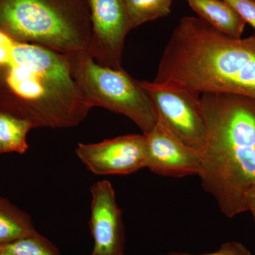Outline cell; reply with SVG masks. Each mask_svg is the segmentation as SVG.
Returning <instances> with one entry per match:
<instances>
[{
  "label": "cell",
  "mask_w": 255,
  "mask_h": 255,
  "mask_svg": "<svg viewBox=\"0 0 255 255\" xmlns=\"http://www.w3.org/2000/svg\"><path fill=\"white\" fill-rule=\"evenodd\" d=\"M173 0H124L130 29L168 16Z\"/></svg>",
  "instance_id": "cell-13"
},
{
  "label": "cell",
  "mask_w": 255,
  "mask_h": 255,
  "mask_svg": "<svg viewBox=\"0 0 255 255\" xmlns=\"http://www.w3.org/2000/svg\"><path fill=\"white\" fill-rule=\"evenodd\" d=\"M38 233L29 216L7 199L0 198V245Z\"/></svg>",
  "instance_id": "cell-11"
},
{
  "label": "cell",
  "mask_w": 255,
  "mask_h": 255,
  "mask_svg": "<svg viewBox=\"0 0 255 255\" xmlns=\"http://www.w3.org/2000/svg\"><path fill=\"white\" fill-rule=\"evenodd\" d=\"M245 200L248 211H251L253 215L255 222V185L252 186L246 191Z\"/></svg>",
  "instance_id": "cell-17"
},
{
  "label": "cell",
  "mask_w": 255,
  "mask_h": 255,
  "mask_svg": "<svg viewBox=\"0 0 255 255\" xmlns=\"http://www.w3.org/2000/svg\"><path fill=\"white\" fill-rule=\"evenodd\" d=\"M90 227L94 240L91 255H124L122 211L112 184L102 180L92 186Z\"/></svg>",
  "instance_id": "cell-9"
},
{
  "label": "cell",
  "mask_w": 255,
  "mask_h": 255,
  "mask_svg": "<svg viewBox=\"0 0 255 255\" xmlns=\"http://www.w3.org/2000/svg\"><path fill=\"white\" fill-rule=\"evenodd\" d=\"M32 128L27 121L0 111V142L3 153L24 154L28 149V132Z\"/></svg>",
  "instance_id": "cell-12"
},
{
  "label": "cell",
  "mask_w": 255,
  "mask_h": 255,
  "mask_svg": "<svg viewBox=\"0 0 255 255\" xmlns=\"http://www.w3.org/2000/svg\"><path fill=\"white\" fill-rule=\"evenodd\" d=\"M144 135L147 142L146 167L151 172L164 177L199 176L201 155L160 121L157 120L153 128Z\"/></svg>",
  "instance_id": "cell-8"
},
{
  "label": "cell",
  "mask_w": 255,
  "mask_h": 255,
  "mask_svg": "<svg viewBox=\"0 0 255 255\" xmlns=\"http://www.w3.org/2000/svg\"><path fill=\"white\" fill-rule=\"evenodd\" d=\"M160 121L184 143L201 155L206 128L199 94L155 82L140 81Z\"/></svg>",
  "instance_id": "cell-5"
},
{
  "label": "cell",
  "mask_w": 255,
  "mask_h": 255,
  "mask_svg": "<svg viewBox=\"0 0 255 255\" xmlns=\"http://www.w3.org/2000/svg\"><path fill=\"white\" fill-rule=\"evenodd\" d=\"M3 153L2 147H1V142H0V154Z\"/></svg>",
  "instance_id": "cell-18"
},
{
  "label": "cell",
  "mask_w": 255,
  "mask_h": 255,
  "mask_svg": "<svg viewBox=\"0 0 255 255\" xmlns=\"http://www.w3.org/2000/svg\"><path fill=\"white\" fill-rule=\"evenodd\" d=\"M92 38L89 55L105 68L122 69L128 33L131 31L124 0H89Z\"/></svg>",
  "instance_id": "cell-6"
},
{
  "label": "cell",
  "mask_w": 255,
  "mask_h": 255,
  "mask_svg": "<svg viewBox=\"0 0 255 255\" xmlns=\"http://www.w3.org/2000/svg\"><path fill=\"white\" fill-rule=\"evenodd\" d=\"M75 153L97 175L130 174L146 167L147 142L144 134L122 135L97 143H79Z\"/></svg>",
  "instance_id": "cell-7"
},
{
  "label": "cell",
  "mask_w": 255,
  "mask_h": 255,
  "mask_svg": "<svg viewBox=\"0 0 255 255\" xmlns=\"http://www.w3.org/2000/svg\"><path fill=\"white\" fill-rule=\"evenodd\" d=\"M93 107L75 81L67 55L0 31V111L33 128H65Z\"/></svg>",
  "instance_id": "cell-1"
},
{
  "label": "cell",
  "mask_w": 255,
  "mask_h": 255,
  "mask_svg": "<svg viewBox=\"0 0 255 255\" xmlns=\"http://www.w3.org/2000/svg\"><path fill=\"white\" fill-rule=\"evenodd\" d=\"M74 78L92 107H101L130 119L150 132L157 122L155 109L140 84L122 69L105 68L89 54L68 56Z\"/></svg>",
  "instance_id": "cell-4"
},
{
  "label": "cell",
  "mask_w": 255,
  "mask_h": 255,
  "mask_svg": "<svg viewBox=\"0 0 255 255\" xmlns=\"http://www.w3.org/2000/svg\"><path fill=\"white\" fill-rule=\"evenodd\" d=\"M168 255H252L244 245L237 241L223 243L217 251L204 255H190L188 253H172Z\"/></svg>",
  "instance_id": "cell-16"
},
{
  "label": "cell",
  "mask_w": 255,
  "mask_h": 255,
  "mask_svg": "<svg viewBox=\"0 0 255 255\" xmlns=\"http://www.w3.org/2000/svg\"></svg>",
  "instance_id": "cell-19"
},
{
  "label": "cell",
  "mask_w": 255,
  "mask_h": 255,
  "mask_svg": "<svg viewBox=\"0 0 255 255\" xmlns=\"http://www.w3.org/2000/svg\"><path fill=\"white\" fill-rule=\"evenodd\" d=\"M200 100L206 128L201 186L233 218L248 211L245 195L255 185V100L206 93Z\"/></svg>",
  "instance_id": "cell-2"
},
{
  "label": "cell",
  "mask_w": 255,
  "mask_h": 255,
  "mask_svg": "<svg viewBox=\"0 0 255 255\" xmlns=\"http://www.w3.org/2000/svg\"><path fill=\"white\" fill-rule=\"evenodd\" d=\"M198 17L221 33L241 38L247 23L224 0H186Z\"/></svg>",
  "instance_id": "cell-10"
},
{
  "label": "cell",
  "mask_w": 255,
  "mask_h": 255,
  "mask_svg": "<svg viewBox=\"0 0 255 255\" xmlns=\"http://www.w3.org/2000/svg\"></svg>",
  "instance_id": "cell-20"
},
{
  "label": "cell",
  "mask_w": 255,
  "mask_h": 255,
  "mask_svg": "<svg viewBox=\"0 0 255 255\" xmlns=\"http://www.w3.org/2000/svg\"><path fill=\"white\" fill-rule=\"evenodd\" d=\"M0 255H61L59 251L39 233L0 245Z\"/></svg>",
  "instance_id": "cell-14"
},
{
  "label": "cell",
  "mask_w": 255,
  "mask_h": 255,
  "mask_svg": "<svg viewBox=\"0 0 255 255\" xmlns=\"http://www.w3.org/2000/svg\"><path fill=\"white\" fill-rule=\"evenodd\" d=\"M0 31L71 56L89 54V0H0Z\"/></svg>",
  "instance_id": "cell-3"
},
{
  "label": "cell",
  "mask_w": 255,
  "mask_h": 255,
  "mask_svg": "<svg viewBox=\"0 0 255 255\" xmlns=\"http://www.w3.org/2000/svg\"><path fill=\"white\" fill-rule=\"evenodd\" d=\"M236 10L245 22L255 30V0H224Z\"/></svg>",
  "instance_id": "cell-15"
}]
</instances>
